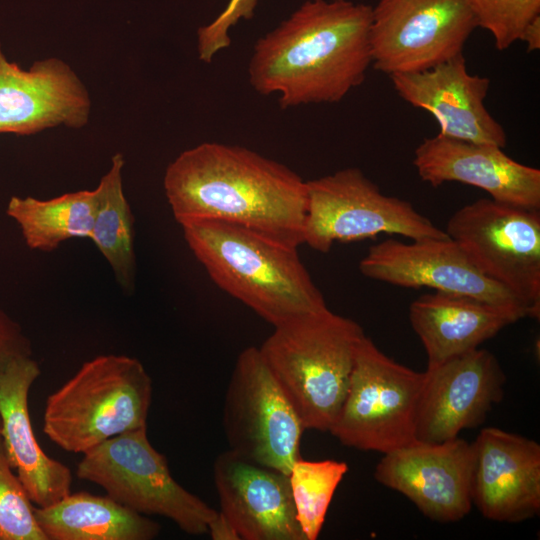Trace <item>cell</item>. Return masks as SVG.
Listing matches in <instances>:
<instances>
[{"label":"cell","instance_id":"cell-1","mask_svg":"<svg viewBox=\"0 0 540 540\" xmlns=\"http://www.w3.org/2000/svg\"><path fill=\"white\" fill-rule=\"evenodd\" d=\"M164 192L179 224L216 220L284 245L303 244L306 181L249 148L203 142L166 168Z\"/></svg>","mask_w":540,"mask_h":540},{"label":"cell","instance_id":"cell-2","mask_svg":"<svg viewBox=\"0 0 540 540\" xmlns=\"http://www.w3.org/2000/svg\"><path fill=\"white\" fill-rule=\"evenodd\" d=\"M371 15L364 3L307 0L255 43L251 86L282 108L341 101L372 65Z\"/></svg>","mask_w":540,"mask_h":540},{"label":"cell","instance_id":"cell-3","mask_svg":"<svg viewBox=\"0 0 540 540\" xmlns=\"http://www.w3.org/2000/svg\"><path fill=\"white\" fill-rule=\"evenodd\" d=\"M180 225L211 280L273 327L327 307L297 248L222 221Z\"/></svg>","mask_w":540,"mask_h":540},{"label":"cell","instance_id":"cell-4","mask_svg":"<svg viewBox=\"0 0 540 540\" xmlns=\"http://www.w3.org/2000/svg\"><path fill=\"white\" fill-rule=\"evenodd\" d=\"M365 336L356 321L326 307L275 326L258 347L305 430L330 431Z\"/></svg>","mask_w":540,"mask_h":540},{"label":"cell","instance_id":"cell-5","mask_svg":"<svg viewBox=\"0 0 540 540\" xmlns=\"http://www.w3.org/2000/svg\"><path fill=\"white\" fill-rule=\"evenodd\" d=\"M151 400L152 380L138 359L100 355L47 398L43 431L63 450L84 454L109 438L147 427Z\"/></svg>","mask_w":540,"mask_h":540},{"label":"cell","instance_id":"cell-6","mask_svg":"<svg viewBox=\"0 0 540 540\" xmlns=\"http://www.w3.org/2000/svg\"><path fill=\"white\" fill-rule=\"evenodd\" d=\"M147 427L109 438L83 454L78 478L143 515H160L185 533L202 535L218 511L171 476L167 460L147 437Z\"/></svg>","mask_w":540,"mask_h":540},{"label":"cell","instance_id":"cell-7","mask_svg":"<svg viewBox=\"0 0 540 540\" xmlns=\"http://www.w3.org/2000/svg\"><path fill=\"white\" fill-rule=\"evenodd\" d=\"M303 244L328 253L335 242L379 234L411 240L448 237L407 200L385 195L359 168L349 167L306 181Z\"/></svg>","mask_w":540,"mask_h":540},{"label":"cell","instance_id":"cell-8","mask_svg":"<svg viewBox=\"0 0 540 540\" xmlns=\"http://www.w3.org/2000/svg\"><path fill=\"white\" fill-rule=\"evenodd\" d=\"M423 381L424 372L396 362L365 336L329 432L345 446L382 454L417 441L416 410Z\"/></svg>","mask_w":540,"mask_h":540},{"label":"cell","instance_id":"cell-9","mask_svg":"<svg viewBox=\"0 0 540 540\" xmlns=\"http://www.w3.org/2000/svg\"><path fill=\"white\" fill-rule=\"evenodd\" d=\"M444 231L475 268L539 318V210L481 198L458 209Z\"/></svg>","mask_w":540,"mask_h":540},{"label":"cell","instance_id":"cell-10","mask_svg":"<svg viewBox=\"0 0 540 540\" xmlns=\"http://www.w3.org/2000/svg\"><path fill=\"white\" fill-rule=\"evenodd\" d=\"M222 423L229 450L242 458L286 474L300 458L305 429L258 347L245 348L236 359Z\"/></svg>","mask_w":540,"mask_h":540},{"label":"cell","instance_id":"cell-11","mask_svg":"<svg viewBox=\"0 0 540 540\" xmlns=\"http://www.w3.org/2000/svg\"><path fill=\"white\" fill-rule=\"evenodd\" d=\"M477 27L465 0H379L369 31L372 65L388 76L433 68L463 53Z\"/></svg>","mask_w":540,"mask_h":540},{"label":"cell","instance_id":"cell-12","mask_svg":"<svg viewBox=\"0 0 540 540\" xmlns=\"http://www.w3.org/2000/svg\"><path fill=\"white\" fill-rule=\"evenodd\" d=\"M505 381L499 361L486 349L428 366L416 410V440L438 443L481 425L502 400Z\"/></svg>","mask_w":540,"mask_h":540},{"label":"cell","instance_id":"cell-13","mask_svg":"<svg viewBox=\"0 0 540 540\" xmlns=\"http://www.w3.org/2000/svg\"><path fill=\"white\" fill-rule=\"evenodd\" d=\"M359 271L367 278L399 287H427L521 309L531 318L517 297L475 268L449 237L409 243L383 240L368 249Z\"/></svg>","mask_w":540,"mask_h":540},{"label":"cell","instance_id":"cell-14","mask_svg":"<svg viewBox=\"0 0 540 540\" xmlns=\"http://www.w3.org/2000/svg\"><path fill=\"white\" fill-rule=\"evenodd\" d=\"M472 443L461 438L415 441L384 454L374 477L407 497L432 521L457 522L472 508Z\"/></svg>","mask_w":540,"mask_h":540},{"label":"cell","instance_id":"cell-15","mask_svg":"<svg viewBox=\"0 0 540 540\" xmlns=\"http://www.w3.org/2000/svg\"><path fill=\"white\" fill-rule=\"evenodd\" d=\"M88 91L63 60L35 61L25 70L9 61L0 42V133L32 135L45 129L87 124Z\"/></svg>","mask_w":540,"mask_h":540},{"label":"cell","instance_id":"cell-16","mask_svg":"<svg viewBox=\"0 0 540 540\" xmlns=\"http://www.w3.org/2000/svg\"><path fill=\"white\" fill-rule=\"evenodd\" d=\"M472 504L489 520L518 523L540 512V445L485 427L474 442Z\"/></svg>","mask_w":540,"mask_h":540},{"label":"cell","instance_id":"cell-17","mask_svg":"<svg viewBox=\"0 0 540 540\" xmlns=\"http://www.w3.org/2000/svg\"><path fill=\"white\" fill-rule=\"evenodd\" d=\"M389 77L405 102L435 118L439 135L501 148L506 146L503 126L484 104L490 79L470 74L463 53L424 71Z\"/></svg>","mask_w":540,"mask_h":540},{"label":"cell","instance_id":"cell-18","mask_svg":"<svg viewBox=\"0 0 540 540\" xmlns=\"http://www.w3.org/2000/svg\"><path fill=\"white\" fill-rule=\"evenodd\" d=\"M413 164L433 187L459 182L486 191L495 201L540 209V170L515 161L499 146L437 134L416 147Z\"/></svg>","mask_w":540,"mask_h":540},{"label":"cell","instance_id":"cell-19","mask_svg":"<svg viewBox=\"0 0 540 540\" xmlns=\"http://www.w3.org/2000/svg\"><path fill=\"white\" fill-rule=\"evenodd\" d=\"M220 512L243 540H306L296 518L289 474L227 450L213 464Z\"/></svg>","mask_w":540,"mask_h":540},{"label":"cell","instance_id":"cell-20","mask_svg":"<svg viewBox=\"0 0 540 540\" xmlns=\"http://www.w3.org/2000/svg\"><path fill=\"white\" fill-rule=\"evenodd\" d=\"M40 367L31 356L0 366L1 435L9 461L32 503L55 504L70 494L71 470L40 447L30 420L28 396Z\"/></svg>","mask_w":540,"mask_h":540},{"label":"cell","instance_id":"cell-21","mask_svg":"<svg viewBox=\"0 0 540 540\" xmlns=\"http://www.w3.org/2000/svg\"><path fill=\"white\" fill-rule=\"evenodd\" d=\"M526 317L521 309L439 291L422 295L409 306V321L426 351L428 366L479 348Z\"/></svg>","mask_w":540,"mask_h":540},{"label":"cell","instance_id":"cell-22","mask_svg":"<svg viewBox=\"0 0 540 540\" xmlns=\"http://www.w3.org/2000/svg\"><path fill=\"white\" fill-rule=\"evenodd\" d=\"M35 517L47 540H151L161 528L108 495L87 492L36 507Z\"/></svg>","mask_w":540,"mask_h":540},{"label":"cell","instance_id":"cell-23","mask_svg":"<svg viewBox=\"0 0 540 540\" xmlns=\"http://www.w3.org/2000/svg\"><path fill=\"white\" fill-rule=\"evenodd\" d=\"M96 205V189L65 193L47 200L12 196L6 213L18 225L30 249L51 252L66 240L89 238Z\"/></svg>","mask_w":540,"mask_h":540},{"label":"cell","instance_id":"cell-24","mask_svg":"<svg viewBox=\"0 0 540 540\" xmlns=\"http://www.w3.org/2000/svg\"><path fill=\"white\" fill-rule=\"evenodd\" d=\"M124 157L116 153L98 186L97 205L89 239L109 263L115 279L126 292L135 285L134 217L124 195Z\"/></svg>","mask_w":540,"mask_h":540},{"label":"cell","instance_id":"cell-25","mask_svg":"<svg viewBox=\"0 0 540 540\" xmlns=\"http://www.w3.org/2000/svg\"><path fill=\"white\" fill-rule=\"evenodd\" d=\"M348 471L345 462L298 458L289 473L296 518L306 540L322 530L334 493Z\"/></svg>","mask_w":540,"mask_h":540},{"label":"cell","instance_id":"cell-26","mask_svg":"<svg viewBox=\"0 0 540 540\" xmlns=\"http://www.w3.org/2000/svg\"><path fill=\"white\" fill-rule=\"evenodd\" d=\"M12 468L0 431V540H47L32 501Z\"/></svg>","mask_w":540,"mask_h":540},{"label":"cell","instance_id":"cell-27","mask_svg":"<svg viewBox=\"0 0 540 540\" xmlns=\"http://www.w3.org/2000/svg\"><path fill=\"white\" fill-rule=\"evenodd\" d=\"M477 26L488 31L495 48L504 51L519 41L527 24L540 15V0H465Z\"/></svg>","mask_w":540,"mask_h":540},{"label":"cell","instance_id":"cell-28","mask_svg":"<svg viewBox=\"0 0 540 540\" xmlns=\"http://www.w3.org/2000/svg\"><path fill=\"white\" fill-rule=\"evenodd\" d=\"M257 2L258 0H230L213 21L198 28L197 51L201 61L210 63L220 51L230 46V29L242 19H251Z\"/></svg>","mask_w":540,"mask_h":540},{"label":"cell","instance_id":"cell-29","mask_svg":"<svg viewBox=\"0 0 540 540\" xmlns=\"http://www.w3.org/2000/svg\"><path fill=\"white\" fill-rule=\"evenodd\" d=\"M31 355V343L20 325L0 309V366Z\"/></svg>","mask_w":540,"mask_h":540},{"label":"cell","instance_id":"cell-30","mask_svg":"<svg viewBox=\"0 0 540 540\" xmlns=\"http://www.w3.org/2000/svg\"><path fill=\"white\" fill-rule=\"evenodd\" d=\"M208 533L213 540H240L234 527L220 511L210 522Z\"/></svg>","mask_w":540,"mask_h":540},{"label":"cell","instance_id":"cell-31","mask_svg":"<svg viewBox=\"0 0 540 540\" xmlns=\"http://www.w3.org/2000/svg\"><path fill=\"white\" fill-rule=\"evenodd\" d=\"M519 41L526 44L528 53L540 49V15L532 19L522 31Z\"/></svg>","mask_w":540,"mask_h":540},{"label":"cell","instance_id":"cell-32","mask_svg":"<svg viewBox=\"0 0 540 540\" xmlns=\"http://www.w3.org/2000/svg\"><path fill=\"white\" fill-rule=\"evenodd\" d=\"M0 428H1V421H0Z\"/></svg>","mask_w":540,"mask_h":540}]
</instances>
